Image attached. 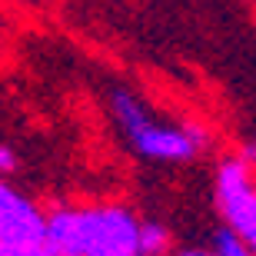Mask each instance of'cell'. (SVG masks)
I'll return each mask as SVG.
<instances>
[{
	"mask_svg": "<svg viewBox=\"0 0 256 256\" xmlns=\"http://www.w3.org/2000/svg\"><path fill=\"white\" fill-rule=\"evenodd\" d=\"M143 216L124 203L57 206L44 220L47 256H140Z\"/></svg>",
	"mask_w": 256,
	"mask_h": 256,
	"instance_id": "obj_1",
	"label": "cell"
},
{
	"mask_svg": "<svg viewBox=\"0 0 256 256\" xmlns=\"http://www.w3.org/2000/svg\"><path fill=\"white\" fill-rule=\"evenodd\" d=\"M106 106H110V120L120 130L124 143L150 163H166V166L193 163L213 143V133L200 120H180V124L163 120L133 90H124V86H116L110 94Z\"/></svg>",
	"mask_w": 256,
	"mask_h": 256,
	"instance_id": "obj_2",
	"label": "cell"
},
{
	"mask_svg": "<svg viewBox=\"0 0 256 256\" xmlns=\"http://www.w3.org/2000/svg\"><path fill=\"white\" fill-rule=\"evenodd\" d=\"M256 150L246 140L233 156H223L213 173V206L230 233L256 246Z\"/></svg>",
	"mask_w": 256,
	"mask_h": 256,
	"instance_id": "obj_3",
	"label": "cell"
},
{
	"mask_svg": "<svg viewBox=\"0 0 256 256\" xmlns=\"http://www.w3.org/2000/svg\"><path fill=\"white\" fill-rule=\"evenodd\" d=\"M44 220L47 213L37 206V200L0 176V243H40Z\"/></svg>",
	"mask_w": 256,
	"mask_h": 256,
	"instance_id": "obj_4",
	"label": "cell"
},
{
	"mask_svg": "<svg viewBox=\"0 0 256 256\" xmlns=\"http://www.w3.org/2000/svg\"><path fill=\"white\" fill-rule=\"evenodd\" d=\"M253 253H256V246L243 243L226 226H220L213 233V243L210 246H190V250H180V253H173V256H253Z\"/></svg>",
	"mask_w": 256,
	"mask_h": 256,
	"instance_id": "obj_5",
	"label": "cell"
},
{
	"mask_svg": "<svg viewBox=\"0 0 256 256\" xmlns=\"http://www.w3.org/2000/svg\"><path fill=\"white\" fill-rule=\"evenodd\" d=\"M173 246L170 230L163 226L160 220H146L140 223V256H166Z\"/></svg>",
	"mask_w": 256,
	"mask_h": 256,
	"instance_id": "obj_6",
	"label": "cell"
},
{
	"mask_svg": "<svg viewBox=\"0 0 256 256\" xmlns=\"http://www.w3.org/2000/svg\"><path fill=\"white\" fill-rule=\"evenodd\" d=\"M0 256H47L44 243H0Z\"/></svg>",
	"mask_w": 256,
	"mask_h": 256,
	"instance_id": "obj_7",
	"label": "cell"
},
{
	"mask_svg": "<svg viewBox=\"0 0 256 256\" xmlns=\"http://www.w3.org/2000/svg\"><path fill=\"white\" fill-rule=\"evenodd\" d=\"M20 170V156H17V150L14 146H7V143L0 140V176H14V173Z\"/></svg>",
	"mask_w": 256,
	"mask_h": 256,
	"instance_id": "obj_8",
	"label": "cell"
}]
</instances>
